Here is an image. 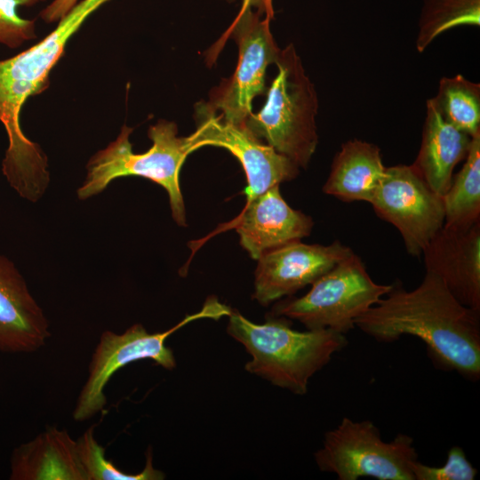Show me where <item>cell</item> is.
I'll return each mask as SVG.
<instances>
[{
  "label": "cell",
  "mask_w": 480,
  "mask_h": 480,
  "mask_svg": "<svg viewBox=\"0 0 480 480\" xmlns=\"http://www.w3.org/2000/svg\"><path fill=\"white\" fill-rule=\"evenodd\" d=\"M273 12L263 13L248 6L241 7L225 33L238 47V61L232 76L212 90L205 108L222 121L245 125L252 113L253 100L266 92L265 76L269 65L276 63L281 49L270 31Z\"/></svg>",
  "instance_id": "obj_9"
},
{
  "label": "cell",
  "mask_w": 480,
  "mask_h": 480,
  "mask_svg": "<svg viewBox=\"0 0 480 480\" xmlns=\"http://www.w3.org/2000/svg\"><path fill=\"white\" fill-rule=\"evenodd\" d=\"M480 0H426L416 49L422 52L439 35L462 25L479 26Z\"/></svg>",
  "instance_id": "obj_21"
},
{
  "label": "cell",
  "mask_w": 480,
  "mask_h": 480,
  "mask_svg": "<svg viewBox=\"0 0 480 480\" xmlns=\"http://www.w3.org/2000/svg\"><path fill=\"white\" fill-rule=\"evenodd\" d=\"M196 117L197 127L191 135L197 148H224L239 160L248 183L244 191L247 201L299 174L295 163L257 139L245 125L225 123L202 103L197 104Z\"/></svg>",
  "instance_id": "obj_11"
},
{
  "label": "cell",
  "mask_w": 480,
  "mask_h": 480,
  "mask_svg": "<svg viewBox=\"0 0 480 480\" xmlns=\"http://www.w3.org/2000/svg\"><path fill=\"white\" fill-rule=\"evenodd\" d=\"M443 118L471 137L480 133V84L461 75L443 77L431 98Z\"/></svg>",
  "instance_id": "obj_20"
},
{
  "label": "cell",
  "mask_w": 480,
  "mask_h": 480,
  "mask_svg": "<svg viewBox=\"0 0 480 480\" xmlns=\"http://www.w3.org/2000/svg\"><path fill=\"white\" fill-rule=\"evenodd\" d=\"M385 169L378 146L357 139L348 140L335 155L323 190L345 202L370 203Z\"/></svg>",
  "instance_id": "obj_18"
},
{
  "label": "cell",
  "mask_w": 480,
  "mask_h": 480,
  "mask_svg": "<svg viewBox=\"0 0 480 480\" xmlns=\"http://www.w3.org/2000/svg\"><path fill=\"white\" fill-rule=\"evenodd\" d=\"M352 252L340 241L322 245L297 240L271 249L259 258L253 297L265 306L292 295L312 284Z\"/></svg>",
  "instance_id": "obj_12"
},
{
  "label": "cell",
  "mask_w": 480,
  "mask_h": 480,
  "mask_svg": "<svg viewBox=\"0 0 480 480\" xmlns=\"http://www.w3.org/2000/svg\"><path fill=\"white\" fill-rule=\"evenodd\" d=\"M234 227L243 248L259 260L271 249L308 236L313 220L290 207L280 194L279 185H276L247 201Z\"/></svg>",
  "instance_id": "obj_14"
},
{
  "label": "cell",
  "mask_w": 480,
  "mask_h": 480,
  "mask_svg": "<svg viewBox=\"0 0 480 480\" xmlns=\"http://www.w3.org/2000/svg\"><path fill=\"white\" fill-rule=\"evenodd\" d=\"M132 130L124 124L117 138L90 158L85 180L76 191L78 199L85 200L101 193L116 179L142 177L166 190L173 220L185 227L180 172L187 156L198 149L192 135L178 136L177 124L161 119L148 130L152 140L150 148L134 153L129 140Z\"/></svg>",
  "instance_id": "obj_4"
},
{
  "label": "cell",
  "mask_w": 480,
  "mask_h": 480,
  "mask_svg": "<svg viewBox=\"0 0 480 480\" xmlns=\"http://www.w3.org/2000/svg\"><path fill=\"white\" fill-rule=\"evenodd\" d=\"M355 326L384 343L415 336L439 367L471 381L480 378V311L459 301L433 273L412 291L393 284Z\"/></svg>",
  "instance_id": "obj_1"
},
{
  "label": "cell",
  "mask_w": 480,
  "mask_h": 480,
  "mask_svg": "<svg viewBox=\"0 0 480 480\" xmlns=\"http://www.w3.org/2000/svg\"><path fill=\"white\" fill-rule=\"evenodd\" d=\"M315 460L321 471L333 473L339 480H414L412 468L418 453L412 437L406 434L385 442L371 420L344 417L324 434Z\"/></svg>",
  "instance_id": "obj_7"
},
{
  "label": "cell",
  "mask_w": 480,
  "mask_h": 480,
  "mask_svg": "<svg viewBox=\"0 0 480 480\" xmlns=\"http://www.w3.org/2000/svg\"><path fill=\"white\" fill-rule=\"evenodd\" d=\"M40 0H0V44L16 49L36 38V20L18 13L20 6H32Z\"/></svg>",
  "instance_id": "obj_23"
},
{
  "label": "cell",
  "mask_w": 480,
  "mask_h": 480,
  "mask_svg": "<svg viewBox=\"0 0 480 480\" xmlns=\"http://www.w3.org/2000/svg\"><path fill=\"white\" fill-rule=\"evenodd\" d=\"M412 472L414 480H473L477 475V469L460 446H452L449 450L443 466L431 467L417 460Z\"/></svg>",
  "instance_id": "obj_24"
},
{
  "label": "cell",
  "mask_w": 480,
  "mask_h": 480,
  "mask_svg": "<svg viewBox=\"0 0 480 480\" xmlns=\"http://www.w3.org/2000/svg\"><path fill=\"white\" fill-rule=\"evenodd\" d=\"M11 480H88L76 441L64 429L50 427L16 447L11 456Z\"/></svg>",
  "instance_id": "obj_16"
},
{
  "label": "cell",
  "mask_w": 480,
  "mask_h": 480,
  "mask_svg": "<svg viewBox=\"0 0 480 480\" xmlns=\"http://www.w3.org/2000/svg\"><path fill=\"white\" fill-rule=\"evenodd\" d=\"M50 335L48 320L24 277L0 254V352H34Z\"/></svg>",
  "instance_id": "obj_15"
},
{
  "label": "cell",
  "mask_w": 480,
  "mask_h": 480,
  "mask_svg": "<svg viewBox=\"0 0 480 480\" xmlns=\"http://www.w3.org/2000/svg\"><path fill=\"white\" fill-rule=\"evenodd\" d=\"M370 204L376 214L397 228L412 256L422 255L444 224L443 196L412 165L386 167Z\"/></svg>",
  "instance_id": "obj_10"
},
{
  "label": "cell",
  "mask_w": 480,
  "mask_h": 480,
  "mask_svg": "<svg viewBox=\"0 0 480 480\" xmlns=\"http://www.w3.org/2000/svg\"><path fill=\"white\" fill-rule=\"evenodd\" d=\"M231 312L230 308L215 297H210L200 311L187 316L163 332L149 333L140 324L132 325L121 334L112 331L103 332L92 354L87 380L73 411L74 420L85 421L103 410L107 403L105 387L118 370L141 359H151L156 364L172 370L176 361L172 350L165 346L170 335L192 321L201 318L219 320Z\"/></svg>",
  "instance_id": "obj_8"
},
{
  "label": "cell",
  "mask_w": 480,
  "mask_h": 480,
  "mask_svg": "<svg viewBox=\"0 0 480 480\" xmlns=\"http://www.w3.org/2000/svg\"><path fill=\"white\" fill-rule=\"evenodd\" d=\"M227 332L252 356L245 370L297 395L308 391L310 378L348 345L345 334L315 329L299 332L286 318L270 316L262 324L232 310Z\"/></svg>",
  "instance_id": "obj_3"
},
{
  "label": "cell",
  "mask_w": 480,
  "mask_h": 480,
  "mask_svg": "<svg viewBox=\"0 0 480 480\" xmlns=\"http://www.w3.org/2000/svg\"><path fill=\"white\" fill-rule=\"evenodd\" d=\"M95 425L91 426L77 440L76 447L80 462L88 480H160L164 475L152 464V452H147L146 466L140 473L127 474L117 468L105 457V448L94 436Z\"/></svg>",
  "instance_id": "obj_22"
},
{
  "label": "cell",
  "mask_w": 480,
  "mask_h": 480,
  "mask_svg": "<svg viewBox=\"0 0 480 480\" xmlns=\"http://www.w3.org/2000/svg\"><path fill=\"white\" fill-rule=\"evenodd\" d=\"M392 287L374 282L353 252L316 280L305 295L276 304L272 313L297 320L308 330L329 329L346 334Z\"/></svg>",
  "instance_id": "obj_6"
},
{
  "label": "cell",
  "mask_w": 480,
  "mask_h": 480,
  "mask_svg": "<svg viewBox=\"0 0 480 480\" xmlns=\"http://www.w3.org/2000/svg\"><path fill=\"white\" fill-rule=\"evenodd\" d=\"M108 1H79L44 39L12 58L0 60V122L9 141L2 171L12 188L30 202H36L44 196L50 172L45 153L20 127L21 108L29 97L47 89L50 72L63 55L70 37Z\"/></svg>",
  "instance_id": "obj_2"
},
{
  "label": "cell",
  "mask_w": 480,
  "mask_h": 480,
  "mask_svg": "<svg viewBox=\"0 0 480 480\" xmlns=\"http://www.w3.org/2000/svg\"><path fill=\"white\" fill-rule=\"evenodd\" d=\"M243 6H248L263 13L273 12L272 0H242Z\"/></svg>",
  "instance_id": "obj_26"
},
{
  "label": "cell",
  "mask_w": 480,
  "mask_h": 480,
  "mask_svg": "<svg viewBox=\"0 0 480 480\" xmlns=\"http://www.w3.org/2000/svg\"><path fill=\"white\" fill-rule=\"evenodd\" d=\"M426 272L442 279L463 305L480 311V221L443 226L423 252Z\"/></svg>",
  "instance_id": "obj_13"
},
{
  "label": "cell",
  "mask_w": 480,
  "mask_h": 480,
  "mask_svg": "<svg viewBox=\"0 0 480 480\" xmlns=\"http://www.w3.org/2000/svg\"><path fill=\"white\" fill-rule=\"evenodd\" d=\"M78 2L79 0H53L40 12L39 17L47 23L59 22Z\"/></svg>",
  "instance_id": "obj_25"
},
{
  "label": "cell",
  "mask_w": 480,
  "mask_h": 480,
  "mask_svg": "<svg viewBox=\"0 0 480 480\" xmlns=\"http://www.w3.org/2000/svg\"><path fill=\"white\" fill-rule=\"evenodd\" d=\"M471 140V136L445 121L429 99L420 148L412 166L443 196L452 183L455 166L466 158Z\"/></svg>",
  "instance_id": "obj_17"
},
{
  "label": "cell",
  "mask_w": 480,
  "mask_h": 480,
  "mask_svg": "<svg viewBox=\"0 0 480 480\" xmlns=\"http://www.w3.org/2000/svg\"><path fill=\"white\" fill-rule=\"evenodd\" d=\"M464 160L443 196L447 227L467 228L480 221V133L472 137Z\"/></svg>",
  "instance_id": "obj_19"
},
{
  "label": "cell",
  "mask_w": 480,
  "mask_h": 480,
  "mask_svg": "<svg viewBox=\"0 0 480 480\" xmlns=\"http://www.w3.org/2000/svg\"><path fill=\"white\" fill-rule=\"evenodd\" d=\"M278 72L258 113L245 122L262 142L306 168L316 151L318 99L292 44L281 49L275 63Z\"/></svg>",
  "instance_id": "obj_5"
}]
</instances>
